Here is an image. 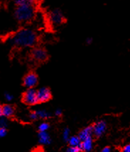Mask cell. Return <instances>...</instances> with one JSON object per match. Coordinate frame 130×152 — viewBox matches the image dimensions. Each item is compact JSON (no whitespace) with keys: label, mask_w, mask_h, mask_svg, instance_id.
I'll return each mask as SVG.
<instances>
[{"label":"cell","mask_w":130,"mask_h":152,"mask_svg":"<svg viewBox=\"0 0 130 152\" xmlns=\"http://www.w3.org/2000/svg\"><path fill=\"white\" fill-rule=\"evenodd\" d=\"M92 42H93V40H92V38H88L86 39V43L88 44V45H90V44H92Z\"/></svg>","instance_id":"26"},{"label":"cell","mask_w":130,"mask_h":152,"mask_svg":"<svg viewBox=\"0 0 130 152\" xmlns=\"http://www.w3.org/2000/svg\"><path fill=\"white\" fill-rule=\"evenodd\" d=\"M23 102L26 105H34L38 103L37 98V91L33 88H28L26 91L22 98Z\"/></svg>","instance_id":"4"},{"label":"cell","mask_w":130,"mask_h":152,"mask_svg":"<svg viewBox=\"0 0 130 152\" xmlns=\"http://www.w3.org/2000/svg\"><path fill=\"white\" fill-rule=\"evenodd\" d=\"M12 1L16 5H18V4H27V3L37 4V2H38L39 0H12Z\"/></svg>","instance_id":"15"},{"label":"cell","mask_w":130,"mask_h":152,"mask_svg":"<svg viewBox=\"0 0 130 152\" xmlns=\"http://www.w3.org/2000/svg\"><path fill=\"white\" fill-rule=\"evenodd\" d=\"M14 114V107L11 105H2V115L5 118H11Z\"/></svg>","instance_id":"12"},{"label":"cell","mask_w":130,"mask_h":152,"mask_svg":"<svg viewBox=\"0 0 130 152\" xmlns=\"http://www.w3.org/2000/svg\"><path fill=\"white\" fill-rule=\"evenodd\" d=\"M38 141L43 145H49L51 144V137L47 132H39L38 133Z\"/></svg>","instance_id":"10"},{"label":"cell","mask_w":130,"mask_h":152,"mask_svg":"<svg viewBox=\"0 0 130 152\" xmlns=\"http://www.w3.org/2000/svg\"><path fill=\"white\" fill-rule=\"evenodd\" d=\"M24 86L27 88H34L36 85L38 84V77L35 73L31 72L27 75L24 78L23 80Z\"/></svg>","instance_id":"7"},{"label":"cell","mask_w":130,"mask_h":152,"mask_svg":"<svg viewBox=\"0 0 130 152\" xmlns=\"http://www.w3.org/2000/svg\"><path fill=\"white\" fill-rule=\"evenodd\" d=\"M1 117H3V115H2V105H0V118Z\"/></svg>","instance_id":"27"},{"label":"cell","mask_w":130,"mask_h":152,"mask_svg":"<svg viewBox=\"0 0 130 152\" xmlns=\"http://www.w3.org/2000/svg\"><path fill=\"white\" fill-rule=\"evenodd\" d=\"M38 115H37L36 111H34V112H31L30 114H29V119H30L31 120H36L37 119H38Z\"/></svg>","instance_id":"21"},{"label":"cell","mask_w":130,"mask_h":152,"mask_svg":"<svg viewBox=\"0 0 130 152\" xmlns=\"http://www.w3.org/2000/svg\"><path fill=\"white\" fill-rule=\"evenodd\" d=\"M10 42L18 48H31L38 42V35L31 28H22L12 35Z\"/></svg>","instance_id":"1"},{"label":"cell","mask_w":130,"mask_h":152,"mask_svg":"<svg viewBox=\"0 0 130 152\" xmlns=\"http://www.w3.org/2000/svg\"><path fill=\"white\" fill-rule=\"evenodd\" d=\"M66 151L68 152H80V151H82V150L80 146H69V147L67 149Z\"/></svg>","instance_id":"18"},{"label":"cell","mask_w":130,"mask_h":152,"mask_svg":"<svg viewBox=\"0 0 130 152\" xmlns=\"http://www.w3.org/2000/svg\"><path fill=\"white\" fill-rule=\"evenodd\" d=\"M92 148H93V140L92 137H89L81 142V149L82 151H90Z\"/></svg>","instance_id":"9"},{"label":"cell","mask_w":130,"mask_h":152,"mask_svg":"<svg viewBox=\"0 0 130 152\" xmlns=\"http://www.w3.org/2000/svg\"><path fill=\"white\" fill-rule=\"evenodd\" d=\"M7 130L6 127H0V138L5 137L7 135Z\"/></svg>","instance_id":"20"},{"label":"cell","mask_w":130,"mask_h":152,"mask_svg":"<svg viewBox=\"0 0 130 152\" xmlns=\"http://www.w3.org/2000/svg\"><path fill=\"white\" fill-rule=\"evenodd\" d=\"M102 151L103 152H110L111 149H110V147H109V146H105V147L103 148V150H102Z\"/></svg>","instance_id":"25"},{"label":"cell","mask_w":130,"mask_h":152,"mask_svg":"<svg viewBox=\"0 0 130 152\" xmlns=\"http://www.w3.org/2000/svg\"><path fill=\"white\" fill-rule=\"evenodd\" d=\"M36 14V4L27 3L16 5L14 10V17L21 23H27L33 21Z\"/></svg>","instance_id":"2"},{"label":"cell","mask_w":130,"mask_h":152,"mask_svg":"<svg viewBox=\"0 0 130 152\" xmlns=\"http://www.w3.org/2000/svg\"><path fill=\"white\" fill-rule=\"evenodd\" d=\"M92 134H93V132H92V126H89V127H85L84 129H83L80 132L78 137H80L81 141H83L89 137H92Z\"/></svg>","instance_id":"11"},{"label":"cell","mask_w":130,"mask_h":152,"mask_svg":"<svg viewBox=\"0 0 130 152\" xmlns=\"http://www.w3.org/2000/svg\"><path fill=\"white\" fill-rule=\"evenodd\" d=\"M37 91V98L38 103H45L49 101L51 98V92L49 88L43 87L38 89Z\"/></svg>","instance_id":"8"},{"label":"cell","mask_w":130,"mask_h":152,"mask_svg":"<svg viewBox=\"0 0 130 152\" xmlns=\"http://www.w3.org/2000/svg\"><path fill=\"white\" fill-rule=\"evenodd\" d=\"M7 125V121L5 117L0 118V127H6Z\"/></svg>","instance_id":"19"},{"label":"cell","mask_w":130,"mask_h":152,"mask_svg":"<svg viewBox=\"0 0 130 152\" xmlns=\"http://www.w3.org/2000/svg\"><path fill=\"white\" fill-rule=\"evenodd\" d=\"M50 127L49 124L48 122H43L38 125V130L39 132H47Z\"/></svg>","instance_id":"16"},{"label":"cell","mask_w":130,"mask_h":152,"mask_svg":"<svg viewBox=\"0 0 130 152\" xmlns=\"http://www.w3.org/2000/svg\"><path fill=\"white\" fill-rule=\"evenodd\" d=\"M107 122L104 120H100L92 126V132L96 137H100L105 134L107 130Z\"/></svg>","instance_id":"6"},{"label":"cell","mask_w":130,"mask_h":152,"mask_svg":"<svg viewBox=\"0 0 130 152\" xmlns=\"http://www.w3.org/2000/svg\"><path fill=\"white\" fill-rule=\"evenodd\" d=\"M81 142L82 141L81 139H80L78 135V136L70 137V138L68 139V140L69 146H80V147H81Z\"/></svg>","instance_id":"13"},{"label":"cell","mask_w":130,"mask_h":152,"mask_svg":"<svg viewBox=\"0 0 130 152\" xmlns=\"http://www.w3.org/2000/svg\"><path fill=\"white\" fill-rule=\"evenodd\" d=\"M31 56L36 62H42L47 60L48 54L44 48H35L31 52Z\"/></svg>","instance_id":"5"},{"label":"cell","mask_w":130,"mask_h":152,"mask_svg":"<svg viewBox=\"0 0 130 152\" xmlns=\"http://www.w3.org/2000/svg\"><path fill=\"white\" fill-rule=\"evenodd\" d=\"M4 97L7 101H12L13 99H14L13 96L11 94H9V93H6L4 95Z\"/></svg>","instance_id":"22"},{"label":"cell","mask_w":130,"mask_h":152,"mask_svg":"<svg viewBox=\"0 0 130 152\" xmlns=\"http://www.w3.org/2000/svg\"><path fill=\"white\" fill-rule=\"evenodd\" d=\"M63 114V112H62V110L61 109H56V110H55V115L56 117H61L62 115Z\"/></svg>","instance_id":"23"},{"label":"cell","mask_w":130,"mask_h":152,"mask_svg":"<svg viewBox=\"0 0 130 152\" xmlns=\"http://www.w3.org/2000/svg\"><path fill=\"white\" fill-rule=\"evenodd\" d=\"M36 113L37 115H38V118H40V119H49V118H51V114L46 110H38L36 111Z\"/></svg>","instance_id":"14"},{"label":"cell","mask_w":130,"mask_h":152,"mask_svg":"<svg viewBox=\"0 0 130 152\" xmlns=\"http://www.w3.org/2000/svg\"><path fill=\"white\" fill-rule=\"evenodd\" d=\"M49 23L53 26H59L65 22V16L60 9H53L49 14Z\"/></svg>","instance_id":"3"},{"label":"cell","mask_w":130,"mask_h":152,"mask_svg":"<svg viewBox=\"0 0 130 152\" xmlns=\"http://www.w3.org/2000/svg\"><path fill=\"white\" fill-rule=\"evenodd\" d=\"M63 140H64L65 142H68V139L70 138V129L68 128H66L64 129V132H63Z\"/></svg>","instance_id":"17"},{"label":"cell","mask_w":130,"mask_h":152,"mask_svg":"<svg viewBox=\"0 0 130 152\" xmlns=\"http://www.w3.org/2000/svg\"><path fill=\"white\" fill-rule=\"evenodd\" d=\"M122 151L124 152H130V144H128L126 146H124Z\"/></svg>","instance_id":"24"}]
</instances>
